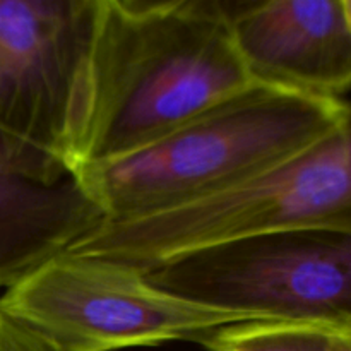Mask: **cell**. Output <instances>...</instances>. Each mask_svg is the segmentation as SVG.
<instances>
[{
  "instance_id": "1",
  "label": "cell",
  "mask_w": 351,
  "mask_h": 351,
  "mask_svg": "<svg viewBox=\"0 0 351 351\" xmlns=\"http://www.w3.org/2000/svg\"><path fill=\"white\" fill-rule=\"evenodd\" d=\"M257 84L226 0H84L53 158L69 177Z\"/></svg>"
},
{
  "instance_id": "6",
  "label": "cell",
  "mask_w": 351,
  "mask_h": 351,
  "mask_svg": "<svg viewBox=\"0 0 351 351\" xmlns=\"http://www.w3.org/2000/svg\"><path fill=\"white\" fill-rule=\"evenodd\" d=\"M84 0H0V167L40 184L53 158Z\"/></svg>"
},
{
  "instance_id": "4",
  "label": "cell",
  "mask_w": 351,
  "mask_h": 351,
  "mask_svg": "<svg viewBox=\"0 0 351 351\" xmlns=\"http://www.w3.org/2000/svg\"><path fill=\"white\" fill-rule=\"evenodd\" d=\"M0 311L62 351H115L192 339L257 315L189 300L129 264L69 250L21 274Z\"/></svg>"
},
{
  "instance_id": "9",
  "label": "cell",
  "mask_w": 351,
  "mask_h": 351,
  "mask_svg": "<svg viewBox=\"0 0 351 351\" xmlns=\"http://www.w3.org/2000/svg\"><path fill=\"white\" fill-rule=\"evenodd\" d=\"M0 351H62L45 336L0 311Z\"/></svg>"
},
{
  "instance_id": "3",
  "label": "cell",
  "mask_w": 351,
  "mask_h": 351,
  "mask_svg": "<svg viewBox=\"0 0 351 351\" xmlns=\"http://www.w3.org/2000/svg\"><path fill=\"white\" fill-rule=\"evenodd\" d=\"M288 230L351 233V134L278 167L129 218H101L65 250L153 271L204 250Z\"/></svg>"
},
{
  "instance_id": "2",
  "label": "cell",
  "mask_w": 351,
  "mask_h": 351,
  "mask_svg": "<svg viewBox=\"0 0 351 351\" xmlns=\"http://www.w3.org/2000/svg\"><path fill=\"white\" fill-rule=\"evenodd\" d=\"M345 129L346 99L261 82L132 153L69 177L101 218H129L278 167Z\"/></svg>"
},
{
  "instance_id": "7",
  "label": "cell",
  "mask_w": 351,
  "mask_h": 351,
  "mask_svg": "<svg viewBox=\"0 0 351 351\" xmlns=\"http://www.w3.org/2000/svg\"><path fill=\"white\" fill-rule=\"evenodd\" d=\"M233 41L254 79L321 98L351 86L350 0H226Z\"/></svg>"
},
{
  "instance_id": "5",
  "label": "cell",
  "mask_w": 351,
  "mask_h": 351,
  "mask_svg": "<svg viewBox=\"0 0 351 351\" xmlns=\"http://www.w3.org/2000/svg\"><path fill=\"white\" fill-rule=\"evenodd\" d=\"M189 300L261 319L351 324V233L288 230L147 271Z\"/></svg>"
},
{
  "instance_id": "8",
  "label": "cell",
  "mask_w": 351,
  "mask_h": 351,
  "mask_svg": "<svg viewBox=\"0 0 351 351\" xmlns=\"http://www.w3.org/2000/svg\"><path fill=\"white\" fill-rule=\"evenodd\" d=\"M197 343L206 351H351V324L256 319L223 326Z\"/></svg>"
}]
</instances>
